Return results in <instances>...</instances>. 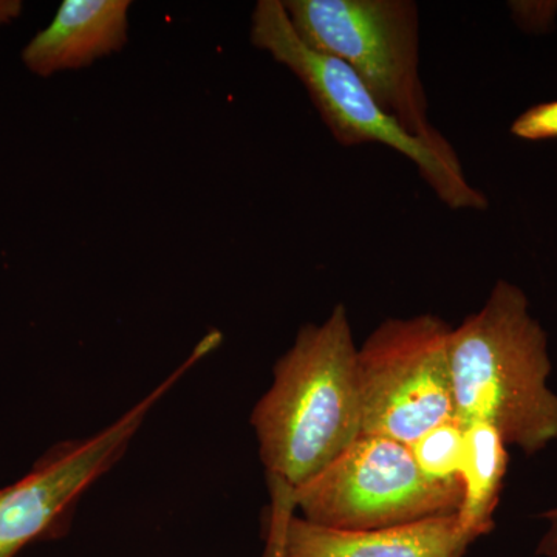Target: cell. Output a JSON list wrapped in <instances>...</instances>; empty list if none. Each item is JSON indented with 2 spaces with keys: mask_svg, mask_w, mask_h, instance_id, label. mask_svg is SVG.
<instances>
[{
  "mask_svg": "<svg viewBox=\"0 0 557 557\" xmlns=\"http://www.w3.org/2000/svg\"><path fill=\"white\" fill-rule=\"evenodd\" d=\"M541 519L545 520L547 528L539 539L536 556L557 557V504L545 511L544 515H541Z\"/></svg>",
  "mask_w": 557,
  "mask_h": 557,
  "instance_id": "4fadbf2b",
  "label": "cell"
},
{
  "mask_svg": "<svg viewBox=\"0 0 557 557\" xmlns=\"http://www.w3.org/2000/svg\"><path fill=\"white\" fill-rule=\"evenodd\" d=\"M449 368L463 426L491 424L528 457L556 442L548 335L518 285L497 281L482 309L453 327Z\"/></svg>",
  "mask_w": 557,
  "mask_h": 557,
  "instance_id": "7a4b0ae2",
  "label": "cell"
},
{
  "mask_svg": "<svg viewBox=\"0 0 557 557\" xmlns=\"http://www.w3.org/2000/svg\"><path fill=\"white\" fill-rule=\"evenodd\" d=\"M299 38L346 64L403 129L458 156L429 120L420 73V10L412 0H282Z\"/></svg>",
  "mask_w": 557,
  "mask_h": 557,
  "instance_id": "277c9868",
  "label": "cell"
},
{
  "mask_svg": "<svg viewBox=\"0 0 557 557\" xmlns=\"http://www.w3.org/2000/svg\"><path fill=\"white\" fill-rule=\"evenodd\" d=\"M222 339L212 330L183 364L108 428L90 437L54 443L24 478L0 487V557H16L33 544L67 536L84 494L126 456L150 410Z\"/></svg>",
  "mask_w": 557,
  "mask_h": 557,
  "instance_id": "8992f818",
  "label": "cell"
},
{
  "mask_svg": "<svg viewBox=\"0 0 557 557\" xmlns=\"http://www.w3.org/2000/svg\"><path fill=\"white\" fill-rule=\"evenodd\" d=\"M508 467V445L500 432L487 423L469 424L460 471L463 497L457 516L475 541L496 527L494 515L500 502Z\"/></svg>",
  "mask_w": 557,
  "mask_h": 557,
  "instance_id": "30bf717a",
  "label": "cell"
},
{
  "mask_svg": "<svg viewBox=\"0 0 557 557\" xmlns=\"http://www.w3.org/2000/svg\"><path fill=\"white\" fill-rule=\"evenodd\" d=\"M24 11V3L21 0H0V27L17 21Z\"/></svg>",
  "mask_w": 557,
  "mask_h": 557,
  "instance_id": "5bb4252c",
  "label": "cell"
},
{
  "mask_svg": "<svg viewBox=\"0 0 557 557\" xmlns=\"http://www.w3.org/2000/svg\"><path fill=\"white\" fill-rule=\"evenodd\" d=\"M300 518L339 531H375L456 515L461 482H435L417 467L409 446L361 435L317 478L295 491L269 485Z\"/></svg>",
  "mask_w": 557,
  "mask_h": 557,
  "instance_id": "5b68a950",
  "label": "cell"
},
{
  "mask_svg": "<svg viewBox=\"0 0 557 557\" xmlns=\"http://www.w3.org/2000/svg\"><path fill=\"white\" fill-rule=\"evenodd\" d=\"M453 325L437 314L388 318L358 347L362 434L412 445L457 418L449 368Z\"/></svg>",
  "mask_w": 557,
  "mask_h": 557,
  "instance_id": "52a82bcc",
  "label": "cell"
},
{
  "mask_svg": "<svg viewBox=\"0 0 557 557\" xmlns=\"http://www.w3.org/2000/svg\"><path fill=\"white\" fill-rule=\"evenodd\" d=\"M357 355L347 307L338 304L322 324L300 327L277 359L249 420L269 485L298 490L361 437Z\"/></svg>",
  "mask_w": 557,
  "mask_h": 557,
  "instance_id": "6da1fadb",
  "label": "cell"
},
{
  "mask_svg": "<svg viewBox=\"0 0 557 557\" xmlns=\"http://www.w3.org/2000/svg\"><path fill=\"white\" fill-rule=\"evenodd\" d=\"M129 0H64L53 20L22 49L21 61L39 78L89 69L129 42Z\"/></svg>",
  "mask_w": 557,
  "mask_h": 557,
  "instance_id": "9c48e42d",
  "label": "cell"
},
{
  "mask_svg": "<svg viewBox=\"0 0 557 557\" xmlns=\"http://www.w3.org/2000/svg\"><path fill=\"white\" fill-rule=\"evenodd\" d=\"M263 557H463L475 539L456 515L375 531L314 525L270 494Z\"/></svg>",
  "mask_w": 557,
  "mask_h": 557,
  "instance_id": "ba28073f",
  "label": "cell"
},
{
  "mask_svg": "<svg viewBox=\"0 0 557 557\" xmlns=\"http://www.w3.org/2000/svg\"><path fill=\"white\" fill-rule=\"evenodd\" d=\"M511 134L527 141L557 138V101L542 102L525 110L511 124Z\"/></svg>",
  "mask_w": 557,
  "mask_h": 557,
  "instance_id": "7c38bea8",
  "label": "cell"
},
{
  "mask_svg": "<svg viewBox=\"0 0 557 557\" xmlns=\"http://www.w3.org/2000/svg\"><path fill=\"white\" fill-rule=\"evenodd\" d=\"M249 40L300 81L339 145L386 146L412 161L445 207L454 211L487 208L485 194L471 185L460 157L446 156L403 129L346 64L307 46L293 28L282 0L256 3Z\"/></svg>",
  "mask_w": 557,
  "mask_h": 557,
  "instance_id": "3957f363",
  "label": "cell"
},
{
  "mask_svg": "<svg viewBox=\"0 0 557 557\" xmlns=\"http://www.w3.org/2000/svg\"><path fill=\"white\" fill-rule=\"evenodd\" d=\"M467 426L458 418L445 421L424 432L409 445L417 467L435 482H460L463 465Z\"/></svg>",
  "mask_w": 557,
  "mask_h": 557,
  "instance_id": "8fae6325",
  "label": "cell"
}]
</instances>
